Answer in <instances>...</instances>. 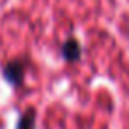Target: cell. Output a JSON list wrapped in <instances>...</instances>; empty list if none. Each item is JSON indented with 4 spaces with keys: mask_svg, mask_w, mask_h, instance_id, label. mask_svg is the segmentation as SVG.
I'll use <instances>...</instances> for the list:
<instances>
[{
    "mask_svg": "<svg viewBox=\"0 0 129 129\" xmlns=\"http://www.w3.org/2000/svg\"><path fill=\"white\" fill-rule=\"evenodd\" d=\"M25 74H27V60L25 58H14L9 60L4 67H2V76L4 80L13 85V87H21L25 81Z\"/></svg>",
    "mask_w": 129,
    "mask_h": 129,
    "instance_id": "1",
    "label": "cell"
},
{
    "mask_svg": "<svg viewBox=\"0 0 129 129\" xmlns=\"http://www.w3.org/2000/svg\"><path fill=\"white\" fill-rule=\"evenodd\" d=\"M81 53H83V48H81V44H80V41L76 37H67L60 46V55L67 64L80 62Z\"/></svg>",
    "mask_w": 129,
    "mask_h": 129,
    "instance_id": "2",
    "label": "cell"
},
{
    "mask_svg": "<svg viewBox=\"0 0 129 129\" xmlns=\"http://www.w3.org/2000/svg\"><path fill=\"white\" fill-rule=\"evenodd\" d=\"M36 110L34 108H27L20 118H18V124H16V129H36Z\"/></svg>",
    "mask_w": 129,
    "mask_h": 129,
    "instance_id": "3",
    "label": "cell"
}]
</instances>
